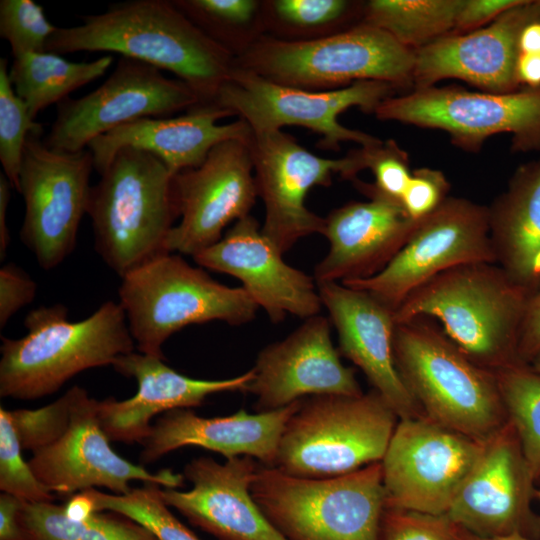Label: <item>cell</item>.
Returning a JSON list of instances; mask_svg holds the SVG:
<instances>
[{"label": "cell", "instance_id": "cell-47", "mask_svg": "<svg viewBox=\"0 0 540 540\" xmlns=\"http://www.w3.org/2000/svg\"><path fill=\"white\" fill-rule=\"evenodd\" d=\"M23 501L2 492L0 495V540H26L19 521Z\"/></svg>", "mask_w": 540, "mask_h": 540}, {"label": "cell", "instance_id": "cell-13", "mask_svg": "<svg viewBox=\"0 0 540 540\" xmlns=\"http://www.w3.org/2000/svg\"><path fill=\"white\" fill-rule=\"evenodd\" d=\"M483 444L426 416L400 419L381 461L385 508L446 515Z\"/></svg>", "mask_w": 540, "mask_h": 540}, {"label": "cell", "instance_id": "cell-14", "mask_svg": "<svg viewBox=\"0 0 540 540\" xmlns=\"http://www.w3.org/2000/svg\"><path fill=\"white\" fill-rule=\"evenodd\" d=\"M483 262L496 263L488 207L448 196L419 220L407 243L382 271L342 284L367 292L395 312L412 291L436 275Z\"/></svg>", "mask_w": 540, "mask_h": 540}, {"label": "cell", "instance_id": "cell-41", "mask_svg": "<svg viewBox=\"0 0 540 540\" xmlns=\"http://www.w3.org/2000/svg\"><path fill=\"white\" fill-rule=\"evenodd\" d=\"M380 540H454L445 515L385 508Z\"/></svg>", "mask_w": 540, "mask_h": 540}, {"label": "cell", "instance_id": "cell-31", "mask_svg": "<svg viewBox=\"0 0 540 540\" xmlns=\"http://www.w3.org/2000/svg\"><path fill=\"white\" fill-rule=\"evenodd\" d=\"M464 0H372L362 23L379 28L414 51L454 31Z\"/></svg>", "mask_w": 540, "mask_h": 540}, {"label": "cell", "instance_id": "cell-26", "mask_svg": "<svg viewBox=\"0 0 540 540\" xmlns=\"http://www.w3.org/2000/svg\"><path fill=\"white\" fill-rule=\"evenodd\" d=\"M163 360L133 351L112 365L118 373L134 378L138 388L131 398L108 397L99 401V421L110 441L143 444L151 433L154 416L198 407L212 394L246 392L254 376L250 369L228 379H194L175 371Z\"/></svg>", "mask_w": 540, "mask_h": 540}, {"label": "cell", "instance_id": "cell-51", "mask_svg": "<svg viewBox=\"0 0 540 540\" xmlns=\"http://www.w3.org/2000/svg\"><path fill=\"white\" fill-rule=\"evenodd\" d=\"M520 53H540V21L528 24L519 39Z\"/></svg>", "mask_w": 540, "mask_h": 540}, {"label": "cell", "instance_id": "cell-18", "mask_svg": "<svg viewBox=\"0 0 540 540\" xmlns=\"http://www.w3.org/2000/svg\"><path fill=\"white\" fill-rule=\"evenodd\" d=\"M71 419L67 431L55 443L33 452L28 461L37 479L51 493L73 495L87 489L104 487L114 494H127L130 482L158 484L164 488L182 485L183 476L165 469L151 472L134 464L110 445L101 427L99 400L73 386Z\"/></svg>", "mask_w": 540, "mask_h": 540}, {"label": "cell", "instance_id": "cell-46", "mask_svg": "<svg viewBox=\"0 0 540 540\" xmlns=\"http://www.w3.org/2000/svg\"><path fill=\"white\" fill-rule=\"evenodd\" d=\"M540 353V290L534 293L527 304L522 322L518 358L521 364L529 365Z\"/></svg>", "mask_w": 540, "mask_h": 540}, {"label": "cell", "instance_id": "cell-44", "mask_svg": "<svg viewBox=\"0 0 540 540\" xmlns=\"http://www.w3.org/2000/svg\"><path fill=\"white\" fill-rule=\"evenodd\" d=\"M36 282L14 263L0 269V328L36 296Z\"/></svg>", "mask_w": 540, "mask_h": 540}, {"label": "cell", "instance_id": "cell-12", "mask_svg": "<svg viewBox=\"0 0 540 540\" xmlns=\"http://www.w3.org/2000/svg\"><path fill=\"white\" fill-rule=\"evenodd\" d=\"M40 123L29 132L18 192L25 203L20 239L39 266L51 270L74 250L80 222L87 214L94 169L88 149L63 152L49 148Z\"/></svg>", "mask_w": 540, "mask_h": 540}, {"label": "cell", "instance_id": "cell-30", "mask_svg": "<svg viewBox=\"0 0 540 540\" xmlns=\"http://www.w3.org/2000/svg\"><path fill=\"white\" fill-rule=\"evenodd\" d=\"M113 63L112 55L74 62L44 51L13 58L9 79L33 120L43 109L59 104L74 90L98 79Z\"/></svg>", "mask_w": 540, "mask_h": 540}, {"label": "cell", "instance_id": "cell-6", "mask_svg": "<svg viewBox=\"0 0 540 540\" xmlns=\"http://www.w3.org/2000/svg\"><path fill=\"white\" fill-rule=\"evenodd\" d=\"M415 51L387 32L360 23L348 30L312 39L264 36L247 44L235 65L273 82L327 91L358 81L412 83Z\"/></svg>", "mask_w": 540, "mask_h": 540}, {"label": "cell", "instance_id": "cell-8", "mask_svg": "<svg viewBox=\"0 0 540 540\" xmlns=\"http://www.w3.org/2000/svg\"><path fill=\"white\" fill-rule=\"evenodd\" d=\"M250 490L286 540H380L381 461L330 478L294 477L260 464Z\"/></svg>", "mask_w": 540, "mask_h": 540}, {"label": "cell", "instance_id": "cell-22", "mask_svg": "<svg viewBox=\"0 0 540 540\" xmlns=\"http://www.w3.org/2000/svg\"><path fill=\"white\" fill-rule=\"evenodd\" d=\"M536 21H540V0H521L484 27L432 42L415 51L412 83L423 88L454 78L484 92L516 91L520 89L516 79L520 35Z\"/></svg>", "mask_w": 540, "mask_h": 540}, {"label": "cell", "instance_id": "cell-53", "mask_svg": "<svg viewBox=\"0 0 540 540\" xmlns=\"http://www.w3.org/2000/svg\"><path fill=\"white\" fill-rule=\"evenodd\" d=\"M529 365L533 370L540 373V353L531 361Z\"/></svg>", "mask_w": 540, "mask_h": 540}, {"label": "cell", "instance_id": "cell-40", "mask_svg": "<svg viewBox=\"0 0 540 540\" xmlns=\"http://www.w3.org/2000/svg\"><path fill=\"white\" fill-rule=\"evenodd\" d=\"M361 169H370L375 177L372 186L386 196L401 201L411 178L407 153L395 141L387 140L356 150Z\"/></svg>", "mask_w": 540, "mask_h": 540}, {"label": "cell", "instance_id": "cell-52", "mask_svg": "<svg viewBox=\"0 0 540 540\" xmlns=\"http://www.w3.org/2000/svg\"><path fill=\"white\" fill-rule=\"evenodd\" d=\"M451 522V521H450ZM451 532L454 540H532L521 535L500 537H481L451 522Z\"/></svg>", "mask_w": 540, "mask_h": 540}, {"label": "cell", "instance_id": "cell-54", "mask_svg": "<svg viewBox=\"0 0 540 540\" xmlns=\"http://www.w3.org/2000/svg\"><path fill=\"white\" fill-rule=\"evenodd\" d=\"M539 495H540V493H539Z\"/></svg>", "mask_w": 540, "mask_h": 540}, {"label": "cell", "instance_id": "cell-37", "mask_svg": "<svg viewBox=\"0 0 540 540\" xmlns=\"http://www.w3.org/2000/svg\"><path fill=\"white\" fill-rule=\"evenodd\" d=\"M10 411L0 408V489L27 503L52 502L54 496L37 479L22 456Z\"/></svg>", "mask_w": 540, "mask_h": 540}, {"label": "cell", "instance_id": "cell-34", "mask_svg": "<svg viewBox=\"0 0 540 540\" xmlns=\"http://www.w3.org/2000/svg\"><path fill=\"white\" fill-rule=\"evenodd\" d=\"M161 486L144 483L127 494H108L96 488L86 491L96 511L124 515L149 529L159 540H201L180 522L161 497Z\"/></svg>", "mask_w": 540, "mask_h": 540}, {"label": "cell", "instance_id": "cell-29", "mask_svg": "<svg viewBox=\"0 0 540 540\" xmlns=\"http://www.w3.org/2000/svg\"><path fill=\"white\" fill-rule=\"evenodd\" d=\"M488 209L496 264L533 295L540 290V159L520 165Z\"/></svg>", "mask_w": 540, "mask_h": 540}, {"label": "cell", "instance_id": "cell-39", "mask_svg": "<svg viewBox=\"0 0 540 540\" xmlns=\"http://www.w3.org/2000/svg\"><path fill=\"white\" fill-rule=\"evenodd\" d=\"M72 390L37 409H15L10 415L23 450L45 448L67 431L71 419Z\"/></svg>", "mask_w": 540, "mask_h": 540}, {"label": "cell", "instance_id": "cell-19", "mask_svg": "<svg viewBox=\"0 0 540 540\" xmlns=\"http://www.w3.org/2000/svg\"><path fill=\"white\" fill-rule=\"evenodd\" d=\"M534 478L508 422L487 440L446 517L481 537L540 539V517L530 500Z\"/></svg>", "mask_w": 540, "mask_h": 540}, {"label": "cell", "instance_id": "cell-35", "mask_svg": "<svg viewBox=\"0 0 540 540\" xmlns=\"http://www.w3.org/2000/svg\"><path fill=\"white\" fill-rule=\"evenodd\" d=\"M24 101L15 92L8 60L0 59V161L3 174L18 190L23 153L29 132L36 125Z\"/></svg>", "mask_w": 540, "mask_h": 540}, {"label": "cell", "instance_id": "cell-1", "mask_svg": "<svg viewBox=\"0 0 540 540\" xmlns=\"http://www.w3.org/2000/svg\"><path fill=\"white\" fill-rule=\"evenodd\" d=\"M57 27L46 44L56 54L111 52L173 73L212 104L235 66V56L167 0H130Z\"/></svg>", "mask_w": 540, "mask_h": 540}, {"label": "cell", "instance_id": "cell-50", "mask_svg": "<svg viewBox=\"0 0 540 540\" xmlns=\"http://www.w3.org/2000/svg\"><path fill=\"white\" fill-rule=\"evenodd\" d=\"M11 183L6 176L0 173V257L6 255L10 243V234L7 226V208L11 198Z\"/></svg>", "mask_w": 540, "mask_h": 540}, {"label": "cell", "instance_id": "cell-27", "mask_svg": "<svg viewBox=\"0 0 540 540\" xmlns=\"http://www.w3.org/2000/svg\"><path fill=\"white\" fill-rule=\"evenodd\" d=\"M231 112L215 104H199L176 117H150L124 124L90 142L94 169L101 174L125 147L149 152L175 175L200 166L210 151L228 140L249 141L252 129L242 119L219 124Z\"/></svg>", "mask_w": 540, "mask_h": 540}, {"label": "cell", "instance_id": "cell-36", "mask_svg": "<svg viewBox=\"0 0 540 540\" xmlns=\"http://www.w3.org/2000/svg\"><path fill=\"white\" fill-rule=\"evenodd\" d=\"M173 3L204 33L232 53L236 33L255 19V0H175Z\"/></svg>", "mask_w": 540, "mask_h": 540}, {"label": "cell", "instance_id": "cell-4", "mask_svg": "<svg viewBox=\"0 0 540 540\" xmlns=\"http://www.w3.org/2000/svg\"><path fill=\"white\" fill-rule=\"evenodd\" d=\"M87 215L98 255L122 278L167 252L179 217L174 174L155 155L122 148L91 187Z\"/></svg>", "mask_w": 540, "mask_h": 540}, {"label": "cell", "instance_id": "cell-45", "mask_svg": "<svg viewBox=\"0 0 540 540\" xmlns=\"http://www.w3.org/2000/svg\"><path fill=\"white\" fill-rule=\"evenodd\" d=\"M521 0H464L458 13L454 33L471 32L487 25Z\"/></svg>", "mask_w": 540, "mask_h": 540}, {"label": "cell", "instance_id": "cell-9", "mask_svg": "<svg viewBox=\"0 0 540 540\" xmlns=\"http://www.w3.org/2000/svg\"><path fill=\"white\" fill-rule=\"evenodd\" d=\"M397 417L374 389L305 397L283 428L274 468L294 477L330 478L380 462Z\"/></svg>", "mask_w": 540, "mask_h": 540}, {"label": "cell", "instance_id": "cell-2", "mask_svg": "<svg viewBox=\"0 0 540 540\" xmlns=\"http://www.w3.org/2000/svg\"><path fill=\"white\" fill-rule=\"evenodd\" d=\"M531 296L496 263L465 264L412 291L395 310V321L438 320L469 359L496 372L521 364L519 336Z\"/></svg>", "mask_w": 540, "mask_h": 540}, {"label": "cell", "instance_id": "cell-3", "mask_svg": "<svg viewBox=\"0 0 540 540\" xmlns=\"http://www.w3.org/2000/svg\"><path fill=\"white\" fill-rule=\"evenodd\" d=\"M27 333L2 337L0 395L34 400L59 390L78 373L113 365L136 348L119 303L104 302L73 322L62 304L40 306L25 317Z\"/></svg>", "mask_w": 540, "mask_h": 540}, {"label": "cell", "instance_id": "cell-5", "mask_svg": "<svg viewBox=\"0 0 540 540\" xmlns=\"http://www.w3.org/2000/svg\"><path fill=\"white\" fill-rule=\"evenodd\" d=\"M397 370L431 420L479 441L508 416L496 375L469 359L431 318L396 323Z\"/></svg>", "mask_w": 540, "mask_h": 540}, {"label": "cell", "instance_id": "cell-25", "mask_svg": "<svg viewBox=\"0 0 540 540\" xmlns=\"http://www.w3.org/2000/svg\"><path fill=\"white\" fill-rule=\"evenodd\" d=\"M316 283L337 331L339 353L362 370L400 419L425 417L395 364V312L365 291L339 282Z\"/></svg>", "mask_w": 540, "mask_h": 540}, {"label": "cell", "instance_id": "cell-24", "mask_svg": "<svg viewBox=\"0 0 540 540\" xmlns=\"http://www.w3.org/2000/svg\"><path fill=\"white\" fill-rule=\"evenodd\" d=\"M249 456L219 463L199 457L186 464L188 491L162 488L165 504L218 540H286L266 519L251 494L260 466Z\"/></svg>", "mask_w": 540, "mask_h": 540}, {"label": "cell", "instance_id": "cell-28", "mask_svg": "<svg viewBox=\"0 0 540 540\" xmlns=\"http://www.w3.org/2000/svg\"><path fill=\"white\" fill-rule=\"evenodd\" d=\"M300 401L268 412L250 414L241 409L213 418L198 416L189 409L166 412L143 442L140 461L149 464L176 449L196 446L226 459L249 456L263 466L274 467L283 428Z\"/></svg>", "mask_w": 540, "mask_h": 540}, {"label": "cell", "instance_id": "cell-33", "mask_svg": "<svg viewBox=\"0 0 540 540\" xmlns=\"http://www.w3.org/2000/svg\"><path fill=\"white\" fill-rule=\"evenodd\" d=\"M494 373L508 420L536 480L540 477V373L525 364L513 365Z\"/></svg>", "mask_w": 540, "mask_h": 540}, {"label": "cell", "instance_id": "cell-48", "mask_svg": "<svg viewBox=\"0 0 540 540\" xmlns=\"http://www.w3.org/2000/svg\"><path fill=\"white\" fill-rule=\"evenodd\" d=\"M516 79L525 88L540 87V53H520L516 62Z\"/></svg>", "mask_w": 540, "mask_h": 540}, {"label": "cell", "instance_id": "cell-20", "mask_svg": "<svg viewBox=\"0 0 540 540\" xmlns=\"http://www.w3.org/2000/svg\"><path fill=\"white\" fill-rule=\"evenodd\" d=\"M331 339L330 321L309 317L283 340L258 354L246 392L256 397L255 410L268 412L316 395L363 394L354 370L342 364Z\"/></svg>", "mask_w": 540, "mask_h": 540}, {"label": "cell", "instance_id": "cell-49", "mask_svg": "<svg viewBox=\"0 0 540 540\" xmlns=\"http://www.w3.org/2000/svg\"><path fill=\"white\" fill-rule=\"evenodd\" d=\"M63 507L65 515L73 521H85L97 512L94 501L86 490L71 495Z\"/></svg>", "mask_w": 540, "mask_h": 540}, {"label": "cell", "instance_id": "cell-7", "mask_svg": "<svg viewBox=\"0 0 540 540\" xmlns=\"http://www.w3.org/2000/svg\"><path fill=\"white\" fill-rule=\"evenodd\" d=\"M118 295L138 351L162 359V345L177 331L211 321L243 325L259 308L242 287L224 285L172 252L124 275Z\"/></svg>", "mask_w": 540, "mask_h": 540}, {"label": "cell", "instance_id": "cell-11", "mask_svg": "<svg viewBox=\"0 0 540 540\" xmlns=\"http://www.w3.org/2000/svg\"><path fill=\"white\" fill-rule=\"evenodd\" d=\"M377 118L447 132L452 142L476 151L492 135H511L513 152L540 151V87L509 93L456 87L415 88L382 101Z\"/></svg>", "mask_w": 540, "mask_h": 540}, {"label": "cell", "instance_id": "cell-10", "mask_svg": "<svg viewBox=\"0 0 540 540\" xmlns=\"http://www.w3.org/2000/svg\"><path fill=\"white\" fill-rule=\"evenodd\" d=\"M396 88L387 82L369 80L313 91L282 85L235 65L212 104L239 116L254 133L301 126L321 136L323 149L338 150L342 142L364 147L380 140L343 126L338 116L353 106L374 113L382 101L394 96Z\"/></svg>", "mask_w": 540, "mask_h": 540}, {"label": "cell", "instance_id": "cell-32", "mask_svg": "<svg viewBox=\"0 0 540 540\" xmlns=\"http://www.w3.org/2000/svg\"><path fill=\"white\" fill-rule=\"evenodd\" d=\"M19 521L26 540H159L149 529L114 512H95L73 521L63 505L23 502Z\"/></svg>", "mask_w": 540, "mask_h": 540}, {"label": "cell", "instance_id": "cell-21", "mask_svg": "<svg viewBox=\"0 0 540 540\" xmlns=\"http://www.w3.org/2000/svg\"><path fill=\"white\" fill-rule=\"evenodd\" d=\"M193 259L202 268L238 279L273 323L288 315L305 320L323 307L315 278L287 264L251 215L236 221Z\"/></svg>", "mask_w": 540, "mask_h": 540}, {"label": "cell", "instance_id": "cell-38", "mask_svg": "<svg viewBox=\"0 0 540 540\" xmlns=\"http://www.w3.org/2000/svg\"><path fill=\"white\" fill-rule=\"evenodd\" d=\"M56 29L34 1H0V37L9 43L13 58L46 51Z\"/></svg>", "mask_w": 540, "mask_h": 540}, {"label": "cell", "instance_id": "cell-15", "mask_svg": "<svg viewBox=\"0 0 540 540\" xmlns=\"http://www.w3.org/2000/svg\"><path fill=\"white\" fill-rule=\"evenodd\" d=\"M201 104L186 83L144 62L122 57L109 77L89 94L57 104L56 118L44 139L54 150L79 152L95 138L124 124L166 117Z\"/></svg>", "mask_w": 540, "mask_h": 540}, {"label": "cell", "instance_id": "cell-43", "mask_svg": "<svg viewBox=\"0 0 540 540\" xmlns=\"http://www.w3.org/2000/svg\"><path fill=\"white\" fill-rule=\"evenodd\" d=\"M449 182L443 172L431 168L412 171L401 203L413 220H421L448 197Z\"/></svg>", "mask_w": 540, "mask_h": 540}, {"label": "cell", "instance_id": "cell-17", "mask_svg": "<svg viewBox=\"0 0 540 540\" xmlns=\"http://www.w3.org/2000/svg\"><path fill=\"white\" fill-rule=\"evenodd\" d=\"M249 141L222 142L200 166L174 175L180 222L167 237V252L193 257L218 242L232 221L250 215L258 192Z\"/></svg>", "mask_w": 540, "mask_h": 540}, {"label": "cell", "instance_id": "cell-23", "mask_svg": "<svg viewBox=\"0 0 540 540\" xmlns=\"http://www.w3.org/2000/svg\"><path fill=\"white\" fill-rule=\"evenodd\" d=\"M368 201L347 203L326 218L322 235L329 242L326 256L315 266L316 282H348L382 271L407 243L418 222L398 199L354 180Z\"/></svg>", "mask_w": 540, "mask_h": 540}, {"label": "cell", "instance_id": "cell-16", "mask_svg": "<svg viewBox=\"0 0 540 540\" xmlns=\"http://www.w3.org/2000/svg\"><path fill=\"white\" fill-rule=\"evenodd\" d=\"M249 148L258 196L265 207L261 230L282 254L300 239L323 232L325 218L305 205L310 189L329 186L335 173L355 180L361 171L355 150L343 158H323L281 130L252 132Z\"/></svg>", "mask_w": 540, "mask_h": 540}, {"label": "cell", "instance_id": "cell-42", "mask_svg": "<svg viewBox=\"0 0 540 540\" xmlns=\"http://www.w3.org/2000/svg\"><path fill=\"white\" fill-rule=\"evenodd\" d=\"M267 6L272 16L283 25L315 29L330 27L341 20L350 3L344 0H274Z\"/></svg>", "mask_w": 540, "mask_h": 540}]
</instances>
